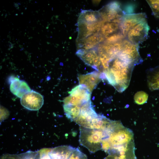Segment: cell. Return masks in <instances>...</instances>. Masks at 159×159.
I'll return each instance as SVG.
<instances>
[{"instance_id":"6da1fadb","label":"cell","mask_w":159,"mask_h":159,"mask_svg":"<svg viewBox=\"0 0 159 159\" xmlns=\"http://www.w3.org/2000/svg\"><path fill=\"white\" fill-rule=\"evenodd\" d=\"M135 66L116 57L109 62L107 69L103 74V78L118 91L122 92L129 86Z\"/></svg>"},{"instance_id":"7a4b0ae2","label":"cell","mask_w":159,"mask_h":159,"mask_svg":"<svg viewBox=\"0 0 159 159\" xmlns=\"http://www.w3.org/2000/svg\"><path fill=\"white\" fill-rule=\"evenodd\" d=\"M80 144L87 148L91 153H95L102 149V143L107 137L104 128H90L80 126Z\"/></svg>"},{"instance_id":"3957f363","label":"cell","mask_w":159,"mask_h":159,"mask_svg":"<svg viewBox=\"0 0 159 159\" xmlns=\"http://www.w3.org/2000/svg\"><path fill=\"white\" fill-rule=\"evenodd\" d=\"M75 148L69 145L43 148L38 151L37 159H69Z\"/></svg>"},{"instance_id":"277c9868","label":"cell","mask_w":159,"mask_h":159,"mask_svg":"<svg viewBox=\"0 0 159 159\" xmlns=\"http://www.w3.org/2000/svg\"><path fill=\"white\" fill-rule=\"evenodd\" d=\"M102 20L120 23L125 14L120 4L117 1L111 2L98 11Z\"/></svg>"},{"instance_id":"5b68a950","label":"cell","mask_w":159,"mask_h":159,"mask_svg":"<svg viewBox=\"0 0 159 159\" xmlns=\"http://www.w3.org/2000/svg\"><path fill=\"white\" fill-rule=\"evenodd\" d=\"M122 51L118 57L135 65L142 62L139 52V45L133 44L125 38L122 40Z\"/></svg>"},{"instance_id":"8992f818","label":"cell","mask_w":159,"mask_h":159,"mask_svg":"<svg viewBox=\"0 0 159 159\" xmlns=\"http://www.w3.org/2000/svg\"><path fill=\"white\" fill-rule=\"evenodd\" d=\"M149 29L150 27L146 20L130 29L125 39L133 44L139 45L147 39Z\"/></svg>"},{"instance_id":"52a82bcc","label":"cell","mask_w":159,"mask_h":159,"mask_svg":"<svg viewBox=\"0 0 159 159\" xmlns=\"http://www.w3.org/2000/svg\"><path fill=\"white\" fill-rule=\"evenodd\" d=\"M76 54L86 64L102 74L103 67L99 57L95 49L89 50L78 49Z\"/></svg>"},{"instance_id":"ba28073f","label":"cell","mask_w":159,"mask_h":159,"mask_svg":"<svg viewBox=\"0 0 159 159\" xmlns=\"http://www.w3.org/2000/svg\"><path fill=\"white\" fill-rule=\"evenodd\" d=\"M20 102L24 107L29 110H37L43 105L44 98L39 93L31 90L21 98Z\"/></svg>"},{"instance_id":"9c48e42d","label":"cell","mask_w":159,"mask_h":159,"mask_svg":"<svg viewBox=\"0 0 159 159\" xmlns=\"http://www.w3.org/2000/svg\"><path fill=\"white\" fill-rule=\"evenodd\" d=\"M146 20V15L144 13L124 14L120 23L121 31L126 36L130 29L140 23Z\"/></svg>"},{"instance_id":"30bf717a","label":"cell","mask_w":159,"mask_h":159,"mask_svg":"<svg viewBox=\"0 0 159 159\" xmlns=\"http://www.w3.org/2000/svg\"><path fill=\"white\" fill-rule=\"evenodd\" d=\"M77 78L79 84L85 86L90 93L102 80L101 74L97 71L85 74H79Z\"/></svg>"},{"instance_id":"8fae6325","label":"cell","mask_w":159,"mask_h":159,"mask_svg":"<svg viewBox=\"0 0 159 159\" xmlns=\"http://www.w3.org/2000/svg\"><path fill=\"white\" fill-rule=\"evenodd\" d=\"M10 89L13 94L20 98L32 90L26 82L16 77L13 78L11 81Z\"/></svg>"},{"instance_id":"7c38bea8","label":"cell","mask_w":159,"mask_h":159,"mask_svg":"<svg viewBox=\"0 0 159 159\" xmlns=\"http://www.w3.org/2000/svg\"><path fill=\"white\" fill-rule=\"evenodd\" d=\"M120 32L121 31L119 23L102 20L99 33L105 38V40L107 37Z\"/></svg>"},{"instance_id":"4fadbf2b","label":"cell","mask_w":159,"mask_h":159,"mask_svg":"<svg viewBox=\"0 0 159 159\" xmlns=\"http://www.w3.org/2000/svg\"><path fill=\"white\" fill-rule=\"evenodd\" d=\"M147 79L148 86L150 90H159V66L148 70Z\"/></svg>"},{"instance_id":"5bb4252c","label":"cell","mask_w":159,"mask_h":159,"mask_svg":"<svg viewBox=\"0 0 159 159\" xmlns=\"http://www.w3.org/2000/svg\"><path fill=\"white\" fill-rule=\"evenodd\" d=\"M36 151L29 150L18 155L6 154L1 157V159H35Z\"/></svg>"},{"instance_id":"9a60e30c","label":"cell","mask_w":159,"mask_h":159,"mask_svg":"<svg viewBox=\"0 0 159 159\" xmlns=\"http://www.w3.org/2000/svg\"><path fill=\"white\" fill-rule=\"evenodd\" d=\"M148 98V95L143 91H139L137 92L134 96L135 102L139 105L145 103Z\"/></svg>"},{"instance_id":"2e32d148","label":"cell","mask_w":159,"mask_h":159,"mask_svg":"<svg viewBox=\"0 0 159 159\" xmlns=\"http://www.w3.org/2000/svg\"><path fill=\"white\" fill-rule=\"evenodd\" d=\"M150 6L153 15L159 18V0H146Z\"/></svg>"},{"instance_id":"e0dca14e","label":"cell","mask_w":159,"mask_h":159,"mask_svg":"<svg viewBox=\"0 0 159 159\" xmlns=\"http://www.w3.org/2000/svg\"><path fill=\"white\" fill-rule=\"evenodd\" d=\"M9 112L6 109L4 108H1V120H4V119L6 118V117H5L4 114L8 115Z\"/></svg>"},{"instance_id":"ac0fdd59","label":"cell","mask_w":159,"mask_h":159,"mask_svg":"<svg viewBox=\"0 0 159 159\" xmlns=\"http://www.w3.org/2000/svg\"><path fill=\"white\" fill-rule=\"evenodd\" d=\"M18 4L17 3H15L14 5V6L15 7H18Z\"/></svg>"}]
</instances>
